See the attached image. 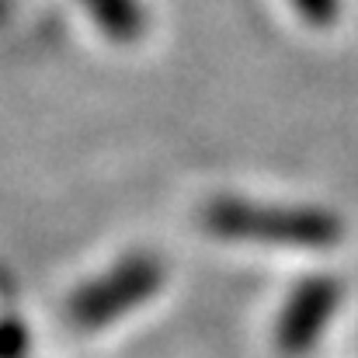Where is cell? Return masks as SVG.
Segmentation results:
<instances>
[{
	"label": "cell",
	"instance_id": "obj_1",
	"mask_svg": "<svg viewBox=\"0 0 358 358\" xmlns=\"http://www.w3.org/2000/svg\"><path fill=\"white\" fill-rule=\"evenodd\" d=\"M202 223L216 237L282 243V247H334L345 237L341 220L313 206L299 209V206H254L237 199H220L206 206Z\"/></svg>",
	"mask_w": 358,
	"mask_h": 358
},
{
	"label": "cell",
	"instance_id": "obj_2",
	"mask_svg": "<svg viewBox=\"0 0 358 358\" xmlns=\"http://www.w3.org/2000/svg\"><path fill=\"white\" fill-rule=\"evenodd\" d=\"M164 282V268L160 261L136 254L125 257L115 271H108L105 278H98L94 285L80 289L70 303V317L80 327H105L112 320H119L122 313H129L132 306L146 303Z\"/></svg>",
	"mask_w": 358,
	"mask_h": 358
},
{
	"label": "cell",
	"instance_id": "obj_3",
	"mask_svg": "<svg viewBox=\"0 0 358 358\" xmlns=\"http://www.w3.org/2000/svg\"><path fill=\"white\" fill-rule=\"evenodd\" d=\"M345 299V285L331 275H313L299 282L275 324V348L285 358H299L317 348L324 327L334 320Z\"/></svg>",
	"mask_w": 358,
	"mask_h": 358
},
{
	"label": "cell",
	"instance_id": "obj_4",
	"mask_svg": "<svg viewBox=\"0 0 358 358\" xmlns=\"http://www.w3.org/2000/svg\"><path fill=\"white\" fill-rule=\"evenodd\" d=\"M87 7L115 38H136L143 28V14L132 0H87Z\"/></svg>",
	"mask_w": 358,
	"mask_h": 358
},
{
	"label": "cell",
	"instance_id": "obj_5",
	"mask_svg": "<svg viewBox=\"0 0 358 358\" xmlns=\"http://www.w3.org/2000/svg\"><path fill=\"white\" fill-rule=\"evenodd\" d=\"M292 7L299 10L303 21H310L313 28H327L338 21L341 14V0H292Z\"/></svg>",
	"mask_w": 358,
	"mask_h": 358
}]
</instances>
